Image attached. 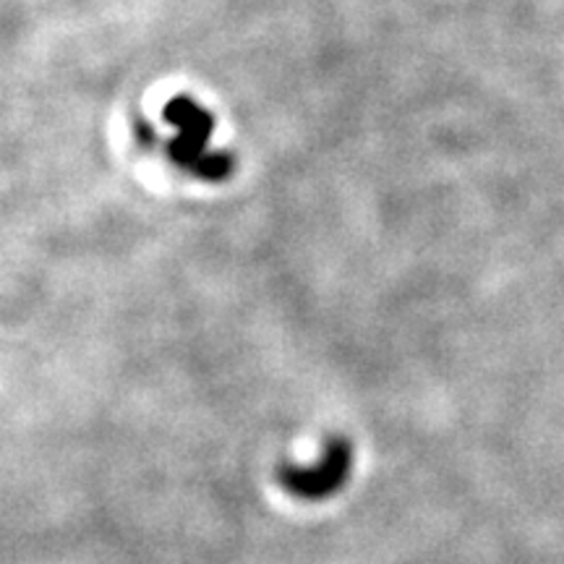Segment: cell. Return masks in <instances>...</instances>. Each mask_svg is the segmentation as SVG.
<instances>
[{
  "instance_id": "6da1fadb",
  "label": "cell",
  "mask_w": 564,
  "mask_h": 564,
  "mask_svg": "<svg viewBox=\"0 0 564 564\" xmlns=\"http://www.w3.org/2000/svg\"><path fill=\"white\" fill-rule=\"evenodd\" d=\"M353 470V445L345 436H327L325 453L317 466H293L280 462L278 481L287 494L304 502H325L329 496L342 492Z\"/></svg>"
},
{
  "instance_id": "7a4b0ae2",
  "label": "cell",
  "mask_w": 564,
  "mask_h": 564,
  "mask_svg": "<svg viewBox=\"0 0 564 564\" xmlns=\"http://www.w3.org/2000/svg\"><path fill=\"white\" fill-rule=\"evenodd\" d=\"M167 118H173L184 129V139L173 146V157L188 165V171L199 173L201 178L225 176V167H218L212 160H207L199 144V139H204L212 131V118L193 103H186V99H176L167 110Z\"/></svg>"
}]
</instances>
